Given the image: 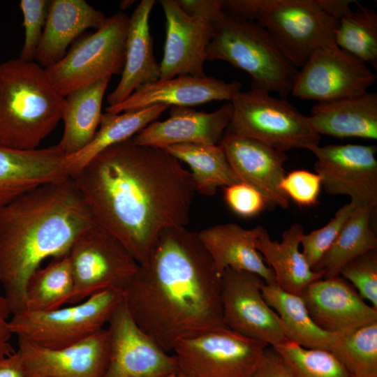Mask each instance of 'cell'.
I'll use <instances>...</instances> for the list:
<instances>
[{
	"label": "cell",
	"instance_id": "f6af8a7d",
	"mask_svg": "<svg viewBox=\"0 0 377 377\" xmlns=\"http://www.w3.org/2000/svg\"><path fill=\"white\" fill-rule=\"evenodd\" d=\"M0 377H24L22 360L18 350L0 359Z\"/></svg>",
	"mask_w": 377,
	"mask_h": 377
},
{
	"label": "cell",
	"instance_id": "d590c367",
	"mask_svg": "<svg viewBox=\"0 0 377 377\" xmlns=\"http://www.w3.org/2000/svg\"><path fill=\"white\" fill-rule=\"evenodd\" d=\"M272 348L288 366L291 377H351L329 350L305 348L290 341Z\"/></svg>",
	"mask_w": 377,
	"mask_h": 377
},
{
	"label": "cell",
	"instance_id": "603a6c76",
	"mask_svg": "<svg viewBox=\"0 0 377 377\" xmlns=\"http://www.w3.org/2000/svg\"><path fill=\"white\" fill-rule=\"evenodd\" d=\"M260 228L258 226L246 229L229 223L213 226L197 233L221 275L230 268L254 273L265 283H276L272 269L256 249Z\"/></svg>",
	"mask_w": 377,
	"mask_h": 377
},
{
	"label": "cell",
	"instance_id": "8d00e7d4",
	"mask_svg": "<svg viewBox=\"0 0 377 377\" xmlns=\"http://www.w3.org/2000/svg\"><path fill=\"white\" fill-rule=\"evenodd\" d=\"M355 208L351 202L346 204L337 211L326 225L308 234H303L300 243L302 253L311 269L334 242Z\"/></svg>",
	"mask_w": 377,
	"mask_h": 377
},
{
	"label": "cell",
	"instance_id": "7402d4cb",
	"mask_svg": "<svg viewBox=\"0 0 377 377\" xmlns=\"http://www.w3.org/2000/svg\"><path fill=\"white\" fill-rule=\"evenodd\" d=\"M57 145L33 150L0 146V208L41 184L68 177Z\"/></svg>",
	"mask_w": 377,
	"mask_h": 377
},
{
	"label": "cell",
	"instance_id": "7dc6e473",
	"mask_svg": "<svg viewBox=\"0 0 377 377\" xmlns=\"http://www.w3.org/2000/svg\"><path fill=\"white\" fill-rule=\"evenodd\" d=\"M169 377H188V376L177 372V373H176L175 374H172V375L170 376Z\"/></svg>",
	"mask_w": 377,
	"mask_h": 377
},
{
	"label": "cell",
	"instance_id": "ac0fdd59",
	"mask_svg": "<svg viewBox=\"0 0 377 377\" xmlns=\"http://www.w3.org/2000/svg\"><path fill=\"white\" fill-rule=\"evenodd\" d=\"M300 295L313 322L325 332L342 334L377 321V309L340 275L316 280Z\"/></svg>",
	"mask_w": 377,
	"mask_h": 377
},
{
	"label": "cell",
	"instance_id": "bcb514c9",
	"mask_svg": "<svg viewBox=\"0 0 377 377\" xmlns=\"http://www.w3.org/2000/svg\"><path fill=\"white\" fill-rule=\"evenodd\" d=\"M133 1H122L120 3V8L121 9H125L128 8L129 6H131L133 3Z\"/></svg>",
	"mask_w": 377,
	"mask_h": 377
},
{
	"label": "cell",
	"instance_id": "7c38bea8",
	"mask_svg": "<svg viewBox=\"0 0 377 377\" xmlns=\"http://www.w3.org/2000/svg\"><path fill=\"white\" fill-rule=\"evenodd\" d=\"M376 80L367 65L335 43L316 50L299 70L291 94L318 103L368 91Z\"/></svg>",
	"mask_w": 377,
	"mask_h": 377
},
{
	"label": "cell",
	"instance_id": "8992f818",
	"mask_svg": "<svg viewBox=\"0 0 377 377\" xmlns=\"http://www.w3.org/2000/svg\"><path fill=\"white\" fill-rule=\"evenodd\" d=\"M207 61H223L247 73L251 88L286 98L299 69L282 53L267 31L253 21L221 11L212 22Z\"/></svg>",
	"mask_w": 377,
	"mask_h": 377
},
{
	"label": "cell",
	"instance_id": "9a60e30c",
	"mask_svg": "<svg viewBox=\"0 0 377 377\" xmlns=\"http://www.w3.org/2000/svg\"><path fill=\"white\" fill-rule=\"evenodd\" d=\"M108 324L109 360L104 377H169L177 373L175 356L138 326L124 300Z\"/></svg>",
	"mask_w": 377,
	"mask_h": 377
},
{
	"label": "cell",
	"instance_id": "4dcf8cb0",
	"mask_svg": "<svg viewBox=\"0 0 377 377\" xmlns=\"http://www.w3.org/2000/svg\"><path fill=\"white\" fill-rule=\"evenodd\" d=\"M375 207H356L334 242L312 269L324 272L323 278L339 275L343 267L357 256L377 250V237L371 226Z\"/></svg>",
	"mask_w": 377,
	"mask_h": 377
},
{
	"label": "cell",
	"instance_id": "836d02e7",
	"mask_svg": "<svg viewBox=\"0 0 377 377\" xmlns=\"http://www.w3.org/2000/svg\"><path fill=\"white\" fill-rule=\"evenodd\" d=\"M339 19L335 29V44L377 70V13L357 1Z\"/></svg>",
	"mask_w": 377,
	"mask_h": 377
},
{
	"label": "cell",
	"instance_id": "d6986e66",
	"mask_svg": "<svg viewBox=\"0 0 377 377\" xmlns=\"http://www.w3.org/2000/svg\"><path fill=\"white\" fill-rule=\"evenodd\" d=\"M239 182L259 191L268 206L286 209L289 199L280 188L288 159L278 151L256 140L225 132L218 144Z\"/></svg>",
	"mask_w": 377,
	"mask_h": 377
},
{
	"label": "cell",
	"instance_id": "7bdbcfd3",
	"mask_svg": "<svg viewBox=\"0 0 377 377\" xmlns=\"http://www.w3.org/2000/svg\"><path fill=\"white\" fill-rule=\"evenodd\" d=\"M177 2L187 14L212 22L223 10V0H177Z\"/></svg>",
	"mask_w": 377,
	"mask_h": 377
},
{
	"label": "cell",
	"instance_id": "e575fe53",
	"mask_svg": "<svg viewBox=\"0 0 377 377\" xmlns=\"http://www.w3.org/2000/svg\"><path fill=\"white\" fill-rule=\"evenodd\" d=\"M330 352L352 376H377V321L337 334Z\"/></svg>",
	"mask_w": 377,
	"mask_h": 377
},
{
	"label": "cell",
	"instance_id": "ee69618b",
	"mask_svg": "<svg viewBox=\"0 0 377 377\" xmlns=\"http://www.w3.org/2000/svg\"><path fill=\"white\" fill-rule=\"evenodd\" d=\"M10 315L6 297L0 290V359L15 352L10 342L13 334L9 327Z\"/></svg>",
	"mask_w": 377,
	"mask_h": 377
},
{
	"label": "cell",
	"instance_id": "7a4b0ae2",
	"mask_svg": "<svg viewBox=\"0 0 377 377\" xmlns=\"http://www.w3.org/2000/svg\"><path fill=\"white\" fill-rule=\"evenodd\" d=\"M222 275L197 232L165 230L123 292L138 326L167 353L181 341L228 328Z\"/></svg>",
	"mask_w": 377,
	"mask_h": 377
},
{
	"label": "cell",
	"instance_id": "d6a6232c",
	"mask_svg": "<svg viewBox=\"0 0 377 377\" xmlns=\"http://www.w3.org/2000/svg\"><path fill=\"white\" fill-rule=\"evenodd\" d=\"M74 280L68 253L53 258L31 275L26 288L25 311H45L69 303Z\"/></svg>",
	"mask_w": 377,
	"mask_h": 377
},
{
	"label": "cell",
	"instance_id": "ba28073f",
	"mask_svg": "<svg viewBox=\"0 0 377 377\" xmlns=\"http://www.w3.org/2000/svg\"><path fill=\"white\" fill-rule=\"evenodd\" d=\"M123 300L122 292L105 290L68 306L13 314L9 327L17 338L45 348H64L103 329Z\"/></svg>",
	"mask_w": 377,
	"mask_h": 377
},
{
	"label": "cell",
	"instance_id": "1f68e13d",
	"mask_svg": "<svg viewBox=\"0 0 377 377\" xmlns=\"http://www.w3.org/2000/svg\"><path fill=\"white\" fill-rule=\"evenodd\" d=\"M165 149L190 167L195 191L202 195H213L219 187L239 182L219 145L180 144Z\"/></svg>",
	"mask_w": 377,
	"mask_h": 377
},
{
	"label": "cell",
	"instance_id": "cb8c5ba5",
	"mask_svg": "<svg viewBox=\"0 0 377 377\" xmlns=\"http://www.w3.org/2000/svg\"><path fill=\"white\" fill-rule=\"evenodd\" d=\"M155 3L154 0H142L129 17L125 63L118 84L107 96L108 106L124 101L140 87L160 78L149 28V16Z\"/></svg>",
	"mask_w": 377,
	"mask_h": 377
},
{
	"label": "cell",
	"instance_id": "5bb4252c",
	"mask_svg": "<svg viewBox=\"0 0 377 377\" xmlns=\"http://www.w3.org/2000/svg\"><path fill=\"white\" fill-rule=\"evenodd\" d=\"M314 170L330 195H347L355 207L377 205L376 147L362 145H317Z\"/></svg>",
	"mask_w": 377,
	"mask_h": 377
},
{
	"label": "cell",
	"instance_id": "52a82bcc",
	"mask_svg": "<svg viewBox=\"0 0 377 377\" xmlns=\"http://www.w3.org/2000/svg\"><path fill=\"white\" fill-rule=\"evenodd\" d=\"M232 111L226 132L252 138L278 151L311 150L320 136L286 99L251 88L240 91L230 101Z\"/></svg>",
	"mask_w": 377,
	"mask_h": 377
},
{
	"label": "cell",
	"instance_id": "f35d334b",
	"mask_svg": "<svg viewBox=\"0 0 377 377\" xmlns=\"http://www.w3.org/2000/svg\"><path fill=\"white\" fill-rule=\"evenodd\" d=\"M50 1L21 0L20 8L23 15L22 27L24 39L19 58L26 61H34L46 22Z\"/></svg>",
	"mask_w": 377,
	"mask_h": 377
},
{
	"label": "cell",
	"instance_id": "4fadbf2b",
	"mask_svg": "<svg viewBox=\"0 0 377 377\" xmlns=\"http://www.w3.org/2000/svg\"><path fill=\"white\" fill-rule=\"evenodd\" d=\"M257 274L226 269L222 274V311L230 330L274 347L288 340L281 321L261 293Z\"/></svg>",
	"mask_w": 377,
	"mask_h": 377
},
{
	"label": "cell",
	"instance_id": "83f0119b",
	"mask_svg": "<svg viewBox=\"0 0 377 377\" xmlns=\"http://www.w3.org/2000/svg\"><path fill=\"white\" fill-rule=\"evenodd\" d=\"M110 79L77 89L65 96L61 119L64 131L57 146L70 156L84 147L100 124L105 92Z\"/></svg>",
	"mask_w": 377,
	"mask_h": 377
},
{
	"label": "cell",
	"instance_id": "d4e9b609",
	"mask_svg": "<svg viewBox=\"0 0 377 377\" xmlns=\"http://www.w3.org/2000/svg\"><path fill=\"white\" fill-rule=\"evenodd\" d=\"M105 15L84 0H52L35 60L46 68L66 54L69 45L88 29H99Z\"/></svg>",
	"mask_w": 377,
	"mask_h": 377
},
{
	"label": "cell",
	"instance_id": "b9f144b4",
	"mask_svg": "<svg viewBox=\"0 0 377 377\" xmlns=\"http://www.w3.org/2000/svg\"><path fill=\"white\" fill-rule=\"evenodd\" d=\"M252 377H291L290 369L271 346L263 353Z\"/></svg>",
	"mask_w": 377,
	"mask_h": 377
},
{
	"label": "cell",
	"instance_id": "60d3db41",
	"mask_svg": "<svg viewBox=\"0 0 377 377\" xmlns=\"http://www.w3.org/2000/svg\"><path fill=\"white\" fill-rule=\"evenodd\" d=\"M223 192L228 207L241 216H254L268 207L265 198L259 191L242 182L224 187Z\"/></svg>",
	"mask_w": 377,
	"mask_h": 377
},
{
	"label": "cell",
	"instance_id": "c3c4849f",
	"mask_svg": "<svg viewBox=\"0 0 377 377\" xmlns=\"http://www.w3.org/2000/svg\"><path fill=\"white\" fill-rule=\"evenodd\" d=\"M351 377H355V376H351ZM373 377H377V376H373Z\"/></svg>",
	"mask_w": 377,
	"mask_h": 377
},
{
	"label": "cell",
	"instance_id": "277c9868",
	"mask_svg": "<svg viewBox=\"0 0 377 377\" xmlns=\"http://www.w3.org/2000/svg\"><path fill=\"white\" fill-rule=\"evenodd\" d=\"M353 0H223V11L263 27L286 57L301 68L334 43L340 17Z\"/></svg>",
	"mask_w": 377,
	"mask_h": 377
},
{
	"label": "cell",
	"instance_id": "8fae6325",
	"mask_svg": "<svg viewBox=\"0 0 377 377\" xmlns=\"http://www.w3.org/2000/svg\"><path fill=\"white\" fill-rule=\"evenodd\" d=\"M268 346L223 328L182 340L172 352L188 377H252Z\"/></svg>",
	"mask_w": 377,
	"mask_h": 377
},
{
	"label": "cell",
	"instance_id": "484cf974",
	"mask_svg": "<svg viewBox=\"0 0 377 377\" xmlns=\"http://www.w3.org/2000/svg\"><path fill=\"white\" fill-rule=\"evenodd\" d=\"M309 121L320 135L377 139V94L369 92L315 104Z\"/></svg>",
	"mask_w": 377,
	"mask_h": 377
},
{
	"label": "cell",
	"instance_id": "5b68a950",
	"mask_svg": "<svg viewBox=\"0 0 377 377\" xmlns=\"http://www.w3.org/2000/svg\"><path fill=\"white\" fill-rule=\"evenodd\" d=\"M64 99L36 62L18 57L1 63L0 146L38 149L61 120Z\"/></svg>",
	"mask_w": 377,
	"mask_h": 377
},
{
	"label": "cell",
	"instance_id": "ab89813d",
	"mask_svg": "<svg viewBox=\"0 0 377 377\" xmlns=\"http://www.w3.org/2000/svg\"><path fill=\"white\" fill-rule=\"evenodd\" d=\"M321 186L320 176L305 170H295L286 174L280 183V188L287 198L304 207L318 202Z\"/></svg>",
	"mask_w": 377,
	"mask_h": 377
},
{
	"label": "cell",
	"instance_id": "3957f363",
	"mask_svg": "<svg viewBox=\"0 0 377 377\" xmlns=\"http://www.w3.org/2000/svg\"><path fill=\"white\" fill-rule=\"evenodd\" d=\"M94 223L69 176L35 187L0 208V285L12 315L25 311L27 285L41 263L68 253Z\"/></svg>",
	"mask_w": 377,
	"mask_h": 377
},
{
	"label": "cell",
	"instance_id": "4316f807",
	"mask_svg": "<svg viewBox=\"0 0 377 377\" xmlns=\"http://www.w3.org/2000/svg\"><path fill=\"white\" fill-rule=\"evenodd\" d=\"M304 233L302 226L295 223L283 232L281 242H278L261 226L256 242V249L272 269L277 286L299 295L309 283L325 275L323 271H313L300 251Z\"/></svg>",
	"mask_w": 377,
	"mask_h": 377
},
{
	"label": "cell",
	"instance_id": "f1b7e54d",
	"mask_svg": "<svg viewBox=\"0 0 377 377\" xmlns=\"http://www.w3.org/2000/svg\"><path fill=\"white\" fill-rule=\"evenodd\" d=\"M170 108L159 104L117 114L103 113L91 141L77 153L66 156L65 167L68 176L110 147L132 138Z\"/></svg>",
	"mask_w": 377,
	"mask_h": 377
},
{
	"label": "cell",
	"instance_id": "74e56055",
	"mask_svg": "<svg viewBox=\"0 0 377 377\" xmlns=\"http://www.w3.org/2000/svg\"><path fill=\"white\" fill-rule=\"evenodd\" d=\"M339 275L377 309V250L369 251L353 258L343 267Z\"/></svg>",
	"mask_w": 377,
	"mask_h": 377
},
{
	"label": "cell",
	"instance_id": "e0dca14e",
	"mask_svg": "<svg viewBox=\"0 0 377 377\" xmlns=\"http://www.w3.org/2000/svg\"><path fill=\"white\" fill-rule=\"evenodd\" d=\"M159 3L166 21L159 79L205 76L204 65L212 36V22L187 14L177 0H161Z\"/></svg>",
	"mask_w": 377,
	"mask_h": 377
},
{
	"label": "cell",
	"instance_id": "30bf717a",
	"mask_svg": "<svg viewBox=\"0 0 377 377\" xmlns=\"http://www.w3.org/2000/svg\"><path fill=\"white\" fill-rule=\"evenodd\" d=\"M68 256L74 280L71 304L105 290L123 293L139 267L121 242L95 223L77 237Z\"/></svg>",
	"mask_w": 377,
	"mask_h": 377
},
{
	"label": "cell",
	"instance_id": "2e32d148",
	"mask_svg": "<svg viewBox=\"0 0 377 377\" xmlns=\"http://www.w3.org/2000/svg\"><path fill=\"white\" fill-rule=\"evenodd\" d=\"M24 377H104L109 360L106 328L69 346L49 348L17 338Z\"/></svg>",
	"mask_w": 377,
	"mask_h": 377
},
{
	"label": "cell",
	"instance_id": "ffe728a7",
	"mask_svg": "<svg viewBox=\"0 0 377 377\" xmlns=\"http://www.w3.org/2000/svg\"><path fill=\"white\" fill-rule=\"evenodd\" d=\"M241 89L237 80L228 82L207 75L159 79L140 87L124 101L108 106L105 112L117 114L159 104L192 108L215 101L230 102Z\"/></svg>",
	"mask_w": 377,
	"mask_h": 377
},
{
	"label": "cell",
	"instance_id": "9c48e42d",
	"mask_svg": "<svg viewBox=\"0 0 377 377\" xmlns=\"http://www.w3.org/2000/svg\"><path fill=\"white\" fill-rule=\"evenodd\" d=\"M129 17L117 12L96 31L75 43L65 56L45 68L64 97L98 81L121 74L125 63Z\"/></svg>",
	"mask_w": 377,
	"mask_h": 377
},
{
	"label": "cell",
	"instance_id": "f546056e",
	"mask_svg": "<svg viewBox=\"0 0 377 377\" xmlns=\"http://www.w3.org/2000/svg\"><path fill=\"white\" fill-rule=\"evenodd\" d=\"M261 293L279 316L288 341L305 348L330 351L337 334L323 330L313 322L300 295L285 291L276 283L265 282Z\"/></svg>",
	"mask_w": 377,
	"mask_h": 377
},
{
	"label": "cell",
	"instance_id": "44dd1931",
	"mask_svg": "<svg viewBox=\"0 0 377 377\" xmlns=\"http://www.w3.org/2000/svg\"><path fill=\"white\" fill-rule=\"evenodd\" d=\"M232 111L230 102L212 112L172 106L168 119L150 123L131 140L138 145L163 149L180 144L218 145L227 129Z\"/></svg>",
	"mask_w": 377,
	"mask_h": 377
},
{
	"label": "cell",
	"instance_id": "6da1fadb",
	"mask_svg": "<svg viewBox=\"0 0 377 377\" xmlns=\"http://www.w3.org/2000/svg\"><path fill=\"white\" fill-rule=\"evenodd\" d=\"M96 224L139 263L166 230L185 227L195 188L189 171L165 149L131 138L106 149L69 175Z\"/></svg>",
	"mask_w": 377,
	"mask_h": 377
}]
</instances>
